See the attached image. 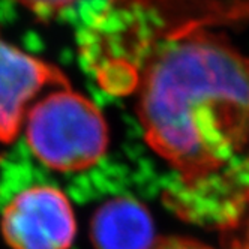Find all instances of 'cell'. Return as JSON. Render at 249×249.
I'll return each mask as SVG.
<instances>
[{"label": "cell", "mask_w": 249, "mask_h": 249, "mask_svg": "<svg viewBox=\"0 0 249 249\" xmlns=\"http://www.w3.org/2000/svg\"><path fill=\"white\" fill-rule=\"evenodd\" d=\"M147 144L177 174L167 198L197 192L249 146V56L210 29L159 44L140 71Z\"/></svg>", "instance_id": "1"}, {"label": "cell", "mask_w": 249, "mask_h": 249, "mask_svg": "<svg viewBox=\"0 0 249 249\" xmlns=\"http://www.w3.org/2000/svg\"><path fill=\"white\" fill-rule=\"evenodd\" d=\"M245 21L249 0H107L80 35V54L105 92L126 95L161 42Z\"/></svg>", "instance_id": "2"}, {"label": "cell", "mask_w": 249, "mask_h": 249, "mask_svg": "<svg viewBox=\"0 0 249 249\" xmlns=\"http://www.w3.org/2000/svg\"><path fill=\"white\" fill-rule=\"evenodd\" d=\"M23 126L32 153L60 173L93 167L108 147V126L101 110L71 86L51 89L33 102Z\"/></svg>", "instance_id": "3"}, {"label": "cell", "mask_w": 249, "mask_h": 249, "mask_svg": "<svg viewBox=\"0 0 249 249\" xmlns=\"http://www.w3.org/2000/svg\"><path fill=\"white\" fill-rule=\"evenodd\" d=\"M0 231L11 249H69L77 222L72 204L60 189L38 185L5 206Z\"/></svg>", "instance_id": "4"}, {"label": "cell", "mask_w": 249, "mask_h": 249, "mask_svg": "<svg viewBox=\"0 0 249 249\" xmlns=\"http://www.w3.org/2000/svg\"><path fill=\"white\" fill-rule=\"evenodd\" d=\"M69 86L60 68L29 54L0 35V144H12L20 135L39 93Z\"/></svg>", "instance_id": "5"}, {"label": "cell", "mask_w": 249, "mask_h": 249, "mask_svg": "<svg viewBox=\"0 0 249 249\" xmlns=\"http://www.w3.org/2000/svg\"><path fill=\"white\" fill-rule=\"evenodd\" d=\"M90 237L96 249H150L156 242L149 210L132 198L104 203L93 215Z\"/></svg>", "instance_id": "6"}, {"label": "cell", "mask_w": 249, "mask_h": 249, "mask_svg": "<svg viewBox=\"0 0 249 249\" xmlns=\"http://www.w3.org/2000/svg\"><path fill=\"white\" fill-rule=\"evenodd\" d=\"M216 230L221 249H249V182L231 201Z\"/></svg>", "instance_id": "7"}, {"label": "cell", "mask_w": 249, "mask_h": 249, "mask_svg": "<svg viewBox=\"0 0 249 249\" xmlns=\"http://www.w3.org/2000/svg\"><path fill=\"white\" fill-rule=\"evenodd\" d=\"M15 2H18L38 18L50 20L71 5H74L77 0H15Z\"/></svg>", "instance_id": "8"}, {"label": "cell", "mask_w": 249, "mask_h": 249, "mask_svg": "<svg viewBox=\"0 0 249 249\" xmlns=\"http://www.w3.org/2000/svg\"><path fill=\"white\" fill-rule=\"evenodd\" d=\"M150 249H218L200 240L182 236H170V237H159L153 243ZM221 249V248H219Z\"/></svg>", "instance_id": "9"}]
</instances>
